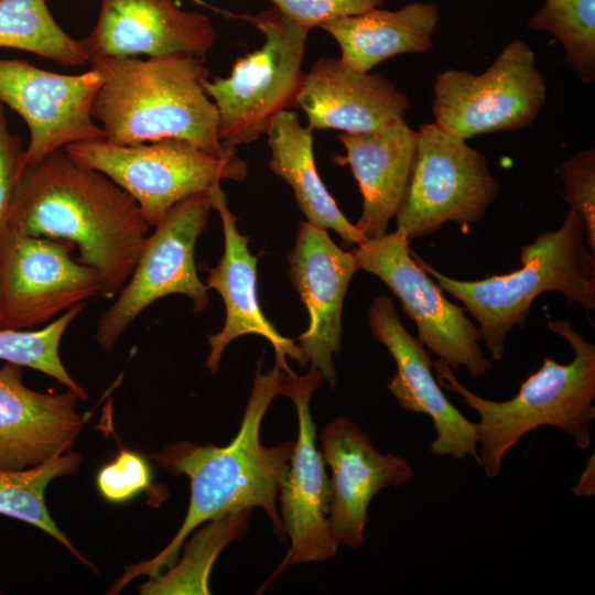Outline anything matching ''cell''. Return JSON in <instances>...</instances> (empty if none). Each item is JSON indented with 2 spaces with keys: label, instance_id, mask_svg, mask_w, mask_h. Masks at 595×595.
Returning a JSON list of instances; mask_svg holds the SVG:
<instances>
[{
  "label": "cell",
  "instance_id": "16",
  "mask_svg": "<svg viewBox=\"0 0 595 595\" xmlns=\"http://www.w3.org/2000/svg\"><path fill=\"white\" fill-rule=\"evenodd\" d=\"M288 274L309 313V326L298 340L311 367L331 388L336 385L333 355L342 347V313L348 284L358 268L353 251H345L328 232L300 221L294 247L286 255Z\"/></svg>",
  "mask_w": 595,
  "mask_h": 595
},
{
  "label": "cell",
  "instance_id": "18",
  "mask_svg": "<svg viewBox=\"0 0 595 595\" xmlns=\"http://www.w3.org/2000/svg\"><path fill=\"white\" fill-rule=\"evenodd\" d=\"M97 23L82 40L91 58L188 54L202 60L216 43L208 17L174 0H99Z\"/></svg>",
  "mask_w": 595,
  "mask_h": 595
},
{
  "label": "cell",
  "instance_id": "22",
  "mask_svg": "<svg viewBox=\"0 0 595 595\" xmlns=\"http://www.w3.org/2000/svg\"><path fill=\"white\" fill-rule=\"evenodd\" d=\"M337 139L363 195V212L355 225L365 239L387 234L405 197L416 153L418 131L404 119L370 132H342Z\"/></svg>",
  "mask_w": 595,
  "mask_h": 595
},
{
  "label": "cell",
  "instance_id": "9",
  "mask_svg": "<svg viewBox=\"0 0 595 595\" xmlns=\"http://www.w3.org/2000/svg\"><path fill=\"white\" fill-rule=\"evenodd\" d=\"M432 110L435 123L464 140L530 126L547 100V84L532 48L510 41L487 71L437 74Z\"/></svg>",
  "mask_w": 595,
  "mask_h": 595
},
{
  "label": "cell",
  "instance_id": "14",
  "mask_svg": "<svg viewBox=\"0 0 595 595\" xmlns=\"http://www.w3.org/2000/svg\"><path fill=\"white\" fill-rule=\"evenodd\" d=\"M100 84L101 77L93 68L65 75L0 58V104L17 111L30 132L26 165L68 144L105 139L91 115Z\"/></svg>",
  "mask_w": 595,
  "mask_h": 595
},
{
  "label": "cell",
  "instance_id": "13",
  "mask_svg": "<svg viewBox=\"0 0 595 595\" xmlns=\"http://www.w3.org/2000/svg\"><path fill=\"white\" fill-rule=\"evenodd\" d=\"M323 382L321 372L312 367L306 375L285 374L282 381L281 394L294 403L299 432L278 495L290 549L275 573L289 564L332 559L337 552L328 523L329 478L315 445L316 428L310 411L311 397Z\"/></svg>",
  "mask_w": 595,
  "mask_h": 595
},
{
  "label": "cell",
  "instance_id": "28",
  "mask_svg": "<svg viewBox=\"0 0 595 595\" xmlns=\"http://www.w3.org/2000/svg\"><path fill=\"white\" fill-rule=\"evenodd\" d=\"M528 26L556 37L580 80H595V0H545Z\"/></svg>",
  "mask_w": 595,
  "mask_h": 595
},
{
  "label": "cell",
  "instance_id": "5",
  "mask_svg": "<svg viewBox=\"0 0 595 595\" xmlns=\"http://www.w3.org/2000/svg\"><path fill=\"white\" fill-rule=\"evenodd\" d=\"M520 251L521 268L476 281L445 275L412 252L442 291L462 302L478 322L482 340L496 361L505 356L509 333L515 326L524 327L542 292L556 291L570 304L595 309V253L588 250L584 220L575 209L566 212L559 229L540 234Z\"/></svg>",
  "mask_w": 595,
  "mask_h": 595
},
{
  "label": "cell",
  "instance_id": "4",
  "mask_svg": "<svg viewBox=\"0 0 595 595\" xmlns=\"http://www.w3.org/2000/svg\"><path fill=\"white\" fill-rule=\"evenodd\" d=\"M573 349L569 364L545 357L541 367L509 400L495 401L473 393L443 360L433 361L441 387L457 393L479 416L478 465L488 478H497L505 455L529 432L554 426L580 448L591 444L589 422L595 418V345L577 333L569 320L548 323Z\"/></svg>",
  "mask_w": 595,
  "mask_h": 595
},
{
  "label": "cell",
  "instance_id": "10",
  "mask_svg": "<svg viewBox=\"0 0 595 595\" xmlns=\"http://www.w3.org/2000/svg\"><path fill=\"white\" fill-rule=\"evenodd\" d=\"M206 191L177 203L147 236L131 275L97 322L95 338L104 349H112L139 314L161 298L184 294L195 313L208 306L209 289L199 280L194 259L213 209Z\"/></svg>",
  "mask_w": 595,
  "mask_h": 595
},
{
  "label": "cell",
  "instance_id": "2",
  "mask_svg": "<svg viewBox=\"0 0 595 595\" xmlns=\"http://www.w3.org/2000/svg\"><path fill=\"white\" fill-rule=\"evenodd\" d=\"M284 375L278 367L262 372V360H258L240 429L227 446L183 441L151 455L174 476L190 478L188 509L171 542L149 561L126 566L125 574L110 593L119 592L136 576H158L161 570L174 564L184 540L196 527L228 513L259 507L271 520L280 540H285L275 500L295 441L271 447L260 441L262 419L273 399L281 393Z\"/></svg>",
  "mask_w": 595,
  "mask_h": 595
},
{
  "label": "cell",
  "instance_id": "34",
  "mask_svg": "<svg viewBox=\"0 0 595 595\" xmlns=\"http://www.w3.org/2000/svg\"><path fill=\"white\" fill-rule=\"evenodd\" d=\"M572 493L576 497H591L595 495V456H592L587 459L586 466L582 474L578 477V480L574 487H572Z\"/></svg>",
  "mask_w": 595,
  "mask_h": 595
},
{
  "label": "cell",
  "instance_id": "27",
  "mask_svg": "<svg viewBox=\"0 0 595 595\" xmlns=\"http://www.w3.org/2000/svg\"><path fill=\"white\" fill-rule=\"evenodd\" d=\"M251 509L228 513L212 522L191 540L181 563L166 575L152 577L142 594H209L208 575L215 559L230 541L247 530Z\"/></svg>",
  "mask_w": 595,
  "mask_h": 595
},
{
  "label": "cell",
  "instance_id": "19",
  "mask_svg": "<svg viewBox=\"0 0 595 595\" xmlns=\"http://www.w3.org/2000/svg\"><path fill=\"white\" fill-rule=\"evenodd\" d=\"M206 192L212 207L221 218L225 247L218 264L207 270L205 284L220 294L226 310L223 328L207 335L210 350L206 367L212 372L218 369L221 355L232 339L242 335H259L272 345L275 367L292 374L286 357L302 366L309 360L301 347L293 339L281 335L262 313L257 295L258 257L249 251V238L239 232L237 217L230 212L219 182Z\"/></svg>",
  "mask_w": 595,
  "mask_h": 595
},
{
  "label": "cell",
  "instance_id": "25",
  "mask_svg": "<svg viewBox=\"0 0 595 595\" xmlns=\"http://www.w3.org/2000/svg\"><path fill=\"white\" fill-rule=\"evenodd\" d=\"M0 47L26 51L66 66L90 61L82 40L57 24L45 0H0Z\"/></svg>",
  "mask_w": 595,
  "mask_h": 595
},
{
  "label": "cell",
  "instance_id": "11",
  "mask_svg": "<svg viewBox=\"0 0 595 595\" xmlns=\"http://www.w3.org/2000/svg\"><path fill=\"white\" fill-rule=\"evenodd\" d=\"M409 242L393 231L365 239L351 251L358 268L378 277L399 299L403 312L416 324L418 339L430 353L453 371L464 367L472 378L487 375L493 365L479 344V327L415 262Z\"/></svg>",
  "mask_w": 595,
  "mask_h": 595
},
{
  "label": "cell",
  "instance_id": "17",
  "mask_svg": "<svg viewBox=\"0 0 595 595\" xmlns=\"http://www.w3.org/2000/svg\"><path fill=\"white\" fill-rule=\"evenodd\" d=\"M322 456L331 469L328 523L338 544L358 549L369 522L368 507L382 488L413 478L409 462L382 454L349 418L338 416L321 433Z\"/></svg>",
  "mask_w": 595,
  "mask_h": 595
},
{
  "label": "cell",
  "instance_id": "30",
  "mask_svg": "<svg viewBox=\"0 0 595 595\" xmlns=\"http://www.w3.org/2000/svg\"><path fill=\"white\" fill-rule=\"evenodd\" d=\"M564 199L584 220L585 241L595 253V149L581 150L560 166Z\"/></svg>",
  "mask_w": 595,
  "mask_h": 595
},
{
  "label": "cell",
  "instance_id": "35",
  "mask_svg": "<svg viewBox=\"0 0 595 595\" xmlns=\"http://www.w3.org/2000/svg\"><path fill=\"white\" fill-rule=\"evenodd\" d=\"M0 328H2V320H1V289H0Z\"/></svg>",
  "mask_w": 595,
  "mask_h": 595
},
{
  "label": "cell",
  "instance_id": "24",
  "mask_svg": "<svg viewBox=\"0 0 595 595\" xmlns=\"http://www.w3.org/2000/svg\"><path fill=\"white\" fill-rule=\"evenodd\" d=\"M312 132L293 110L279 112L266 133L271 151L269 167L292 187L296 205L309 223L333 229L344 247L357 246L365 238L340 212L320 177Z\"/></svg>",
  "mask_w": 595,
  "mask_h": 595
},
{
  "label": "cell",
  "instance_id": "6",
  "mask_svg": "<svg viewBox=\"0 0 595 595\" xmlns=\"http://www.w3.org/2000/svg\"><path fill=\"white\" fill-rule=\"evenodd\" d=\"M225 13L249 22L264 39L259 48L237 58L227 77L204 83L218 112L219 140L237 147L266 134L279 112L298 106L310 30L274 7L255 15Z\"/></svg>",
  "mask_w": 595,
  "mask_h": 595
},
{
  "label": "cell",
  "instance_id": "20",
  "mask_svg": "<svg viewBox=\"0 0 595 595\" xmlns=\"http://www.w3.org/2000/svg\"><path fill=\"white\" fill-rule=\"evenodd\" d=\"M22 377L19 365L0 367V469H24L64 454L84 423L75 391L37 392Z\"/></svg>",
  "mask_w": 595,
  "mask_h": 595
},
{
  "label": "cell",
  "instance_id": "7",
  "mask_svg": "<svg viewBox=\"0 0 595 595\" xmlns=\"http://www.w3.org/2000/svg\"><path fill=\"white\" fill-rule=\"evenodd\" d=\"M63 150L125 190L153 227L186 197L220 180L244 181L248 173L247 163L237 153L218 156L178 139L131 145L102 139L72 143Z\"/></svg>",
  "mask_w": 595,
  "mask_h": 595
},
{
  "label": "cell",
  "instance_id": "23",
  "mask_svg": "<svg viewBox=\"0 0 595 595\" xmlns=\"http://www.w3.org/2000/svg\"><path fill=\"white\" fill-rule=\"evenodd\" d=\"M439 21L434 3L411 2L396 11L369 9L322 24L340 48L349 67L370 72L380 62L402 53H425Z\"/></svg>",
  "mask_w": 595,
  "mask_h": 595
},
{
  "label": "cell",
  "instance_id": "26",
  "mask_svg": "<svg viewBox=\"0 0 595 595\" xmlns=\"http://www.w3.org/2000/svg\"><path fill=\"white\" fill-rule=\"evenodd\" d=\"M79 464L80 456L69 452L33 467L17 470L0 469V513L43 530L78 560L93 567L55 524L44 498L45 489L52 479L74 474Z\"/></svg>",
  "mask_w": 595,
  "mask_h": 595
},
{
  "label": "cell",
  "instance_id": "12",
  "mask_svg": "<svg viewBox=\"0 0 595 595\" xmlns=\"http://www.w3.org/2000/svg\"><path fill=\"white\" fill-rule=\"evenodd\" d=\"M74 248L9 228L0 239L2 328H33L101 294L99 274L71 257Z\"/></svg>",
  "mask_w": 595,
  "mask_h": 595
},
{
  "label": "cell",
  "instance_id": "32",
  "mask_svg": "<svg viewBox=\"0 0 595 595\" xmlns=\"http://www.w3.org/2000/svg\"><path fill=\"white\" fill-rule=\"evenodd\" d=\"M283 14L311 30L343 17L378 8L383 0H269Z\"/></svg>",
  "mask_w": 595,
  "mask_h": 595
},
{
  "label": "cell",
  "instance_id": "8",
  "mask_svg": "<svg viewBox=\"0 0 595 595\" xmlns=\"http://www.w3.org/2000/svg\"><path fill=\"white\" fill-rule=\"evenodd\" d=\"M500 190L486 156L435 122L418 130L414 165L396 232L408 240L436 232L446 223L479 221Z\"/></svg>",
  "mask_w": 595,
  "mask_h": 595
},
{
  "label": "cell",
  "instance_id": "3",
  "mask_svg": "<svg viewBox=\"0 0 595 595\" xmlns=\"http://www.w3.org/2000/svg\"><path fill=\"white\" fill-rule=\"evenodd\" d=\"M101 77L91 115L105 139L120 145L188 141L218 155L237 153L218 137V112L207 96L204 60L188 54L91 58Z\"/></svg>",
  "mask_w": 595,
  "mask_h": 595
},
{
  "label": "cell",
  "instance_id": "21",
  "mask_svg": "<svg viewBox=\"0 0 595 595\" xmlns=\"http://www.w3.org/2000/svg\"><path fill=\"white\" fill-rule=\"evenodd\" d=\"M298 106L312 131L358 133L404 119L410 102L381 74L354 69L340 58L322 57L305 74Z\"/></svg>",
  "mask_w": 595,
  "mask_h": 595
},
{
  "label": "cell",
  "instance_id": "29",
  "mask_svg": "<svg viewBox=\"0 0 595 595\" xmlns=\"http://www.w3.org/2000/svg\"><path fill=\"white\" fill-rule=\"evenodd\" d=\"M84 307L85 302L76 304L37 331L0 328V359L41 371L75 391L80 399L87 398L60 356L62 337Z\"/></svg>",
  "mask_w": 595,
  "mask_h": 595
},
{
  "label": "cell",
  "instance_id": "1",
  "mask_svg": "<svg viewBox=\"0 0 595 595\" xmlns=\"http://www.w3.org/2000/svg\"><path fill=\"white\" fill-rule=\"evenodd\" d=\"M9 226L23 235L72 242L79 261L99 274L107 299L128 281L150 227L125 190L62 149L25 165Z\"/></svg>",
  "mask_w": 595,
  "mask_h": 595
},
{
  "label": "cell",
  "instance_id": "31",
  "mask_svg": "<svg viewBox=\"0 0 595 595\" xmlns=\"http://www.w3.org/2000/svg\"><path fill=\"white\" fill-rule=\"evenodd\" d=\"M150 470L138 454L122 450L117 458L100 469L97 485L109 501L121 502L150 485Z\"/></svg>",
  "mask_w": 595,
  "mask_h": 595
},
{
  "label": "cell",
  "instance_id": "15",
  "mask_svg": "<svg viewBox=\"0 0 595 595\" xmlns=\"http://www.w3.org/2000/svg\"><path fill=\"white\" fill-rule=\"evenodd\" d=\"M368 324L375 339L388 349L397 366L388 383L389 391L403 410L426 414L433 423L435 439L430 443L431 454L455 459L472 456L478 464L476 423L445 397L433 375L429 350L404 327L391 298H374Z\"/></svg>",
  "mask_w": 595,
  "mask_h": 595
},
{
  "label": "cell",
  "instance_id": "33",
  "mask_svg": "<svg viewBox=\"0 0 595 595\" xmlns=\"http://www.w3.org/2000/svg\"><path fill=\"white\" fill-rule=\"evenodd\" d=\"M25 165V149L20 139L9 131L0 104V239L10 228L12 197Z\"/></svg>",
  "mask_w": 595,
  "mask_h": 595
}]
</instances>
